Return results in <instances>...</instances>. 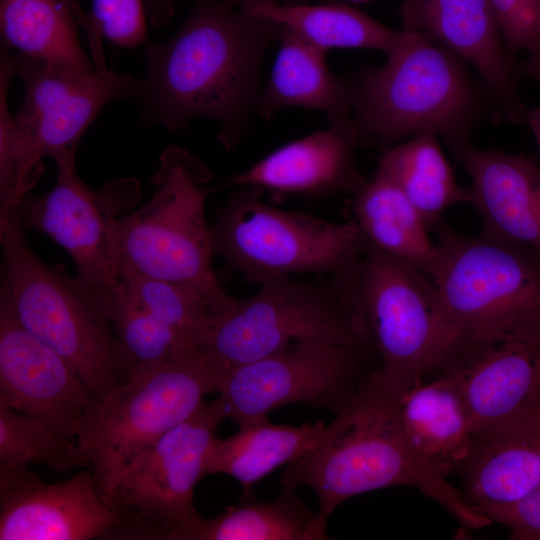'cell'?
Segmentation results:
<instances>
[{"instance_id": "obj_1", "label": "cell", "mask_w": 540, "mask_h": 540, "mask_svg": "<svg viewBox=\"0 0 540 540\" xmlns=\"http://www.w3.org/2000/svg\"><path fill=\"white\" fill-rule=\"evenodd\" d=\"M279 29L226 0H198L172 38L147 48L136 94L142 122L176 131L210 118L220 126V143L233 149L256 109L262 59Z\"/></svg>"}, {"instance_id": "obj_2", "label": "cell", "mask_w": 540, "mask_h": 540, "mask_svg": "<svg viewBox=\"0 0 540 540\" xmlns=\"http://www.w3.org/2000/svg\"><path fill=\"white\" fill-rule=\"evenodd\" d=\"M400 31L386 63L351 81L360 142L388 149L431 133L451 150L471 142L488 118L499 121L489 91L462 58L407 22Z\"/></svg>"}, {"instance_id": "obj_3", "label": "cell", "mask_w": 540, "mask_h": 540, "mask_svg": "<svg viewBox=\"0 0 540 540\" xmlns=\"http://www.w3.org/2000/svg\"><path fill=\"white\" fill-rule=\"evenodd\" d=\"M398 400L367 384L342 414L329 439L287 464L279 480L284 489L309 487L318 499L319 530L327 536L330 515L347 499L395 486L417 488L438 502L466 529L491 524L463 499L447 477L418 456L402 432Z\"/></svg>"}, {"instance_id": "obj_4", "label": "cell", "mask_w": 540, "mask_h": 540, "mask_svg": "<svg viewBox=\"0 0 540 540\" xmlns=\"http://www.w3.org/2000/svg\"><path fill=\"white\" fill-rule=\"evenodd\" d=\"M0 62V219L43 173L42 158L76 159L78 143L109 102L136 97L139 80L97 70L78 75L24 55Z\"/></svg>"}, {"instance_id": "obj_5", "label": "cell", "mask_w": 540, "mask_h": 540, "mask_svg": "<svg viewBox=\"0 0 540 540\" xmlns=\"http://www.w3.org/2000/svg\"><path fill=\"white\" fill-rule=\"evenodd\" d=\"M0 306L64 358L100 399L127 380L119 343L97 294L31 250L12 213L0 224Z\"/></svg>"}, {"instance_id": "obj_6", "label": "cell", "mask_w": 540, "mask_h": 540, "mask_svg": "<svg viewBox=\"0 0 540 540\" xmlns=\"http://www.w3.org/2000/svg\"><path fill=\"white\" fill-rule=\"evenodd\" d=\"M428 277L367 241L357 270L348 278L375 358L367 382L386 396L399 399L459 351L440 293Z\"/></svg>"}, {"instance_id": "obj_7", "label": "cell", "mask_w": 540, "mask_h": 540, "mask_svg": "<svg viewBox=\"0 0 540 540\" xmlns=\"http://www.w3.org/2000/svg\"><path fill=\"white\" fill-rule=\"evenodd\" d=\"M437 229L436 285L450 327L464 346L497 338L540 339V255L484 235Z\"/></svg>"}, {"instance_id": "obj_8", "label": "cell", "mask_w": 540, "mask_h": 540, "mask_svg": "<svg viewBox=\"0 0 540 540\" xmlns=\"http://www.w3.org/2000/svg\"><path fill=\"white\" fill-rule=\"evenodd\" d=\"M230 367L196 346L132 375L101 399L76 446L107 503L125 467L188 418L206 395L218 393Z\"/></svg>"}, {"instance_id": "obj_9", "label": "cell", "mask_w": 540, "mask_h": 540, "mask_svg": "<svg viewBox=\"0 0 540 540\" xmlns=\"http://www.w3.org/2000/svg\"><path fill=\"white\" fill-rule=\"evenodd\" d=\"M261 190L240 187L209 225L214 255L248 282L315 274L347 278L358 268L366 237L355 219L335 223L272 207Z\"/></svg>"}, {"instance_id": "obj_10", "label": "cell", "mask_w": 540, "mask_h": 540, "mask_svg": "<svg viewBox=\"0 0 540 540\" xmlns=\"http://www.w3.org/2000/svg\"><path fill=\"white\" fill-rule=\"evenodd\" d=\"M211 177L203 161L185 149L172 146L163 151L150 180L155 185L150 200L114 221L121 274L224 291L214 272L205 218L212 189L204 184Z\"/></svg>"}, {"instance_id": "obj_11", "label": "cell", "mask_w": 540, "mask_h": 540, "mask_svg": "<svg viewBox=\"0 0 540 540\" xmlns=\"http://www.w3.org/2000/svg\"><path fill=\"white\" fill-rule=\"evenodd\" d=\"M300 340L354 347L374 357L350 297L348 278L307 282L279 277L264 281L253 295L236 300L203 347L234 367Z\"/></svg>"}, {"instance_id": "obj_12", "label": "cell", "mask_w": 540, "mask_h": 540, "mask_svg": "<svg viewBox=\"0 0 540 540\" xmlns=\"http://www.w3.org/2000/svg\"><path fill=\"white\" fill-rule=\"evenodd\" d=\"M374 367V357L362 349L300 340L230 367L218 394L238 426L293 403L339 415L355 402Z\"/></svg>"}, {"instance_id": "obj_13", "label": "cell", "mask_w": 540, "mask_h": 540, "mask_svg": "<svg viewBox=\"0 0 540 540\" xmlns=\"http://www.w3.org/2000/svg\"><path fill=\"white\" fill-rule=\"evenodd\" d=\"M227 418L220 396L203 401L132 460L110 494L108 503L121 512V520L105 539L148 540L160 527L195 517L194 490L206 474V455L216 431Z\"/></svg>"}, {"instance_id": "obj_14", "label": "cell", "mask_w": 540, "mask_h": 540, "mask_svg": "<svg viewBox=\"0 0 540 540\" xmlns=\"http://www.w3.org/2000/svg\"><path fill=\"white\" fill-rule=\"evenodd\" d=\"M56 165L55 186L40 197L25 195L13 214L25 231L41 232L67 251L82 284L97 294L111 293L121 275L111 212L131 199L135 183L114 181L94 191L79 178L76 159Z\"/></svg>"}, {"instance_id": "obj_15", "label": "cell", "mask_w": 540, "mask_h": 540, "mask_svg": "<svg viewBox=\"0 0 540 540\" xmlns=\"http://www.w3.org/2000/svg\"><path fill=\"white\" fill-rule=\"evenodd\" d=\"M100 401L64 358L0 306V406L39 418L76 444Z\"/></svg>"}, {"instance_id": "obj_16", "label": "cell", "mask_w": 540, "mask_h": 540, "mask_svg": "<svg viewBox=\"0 0 540 540\" xmlns=\"http://www.w3.org/2000/svg\"><path fill=\"white\" fill-rule=\"evenodd\" d=\"M440 371L457 384L476 439L540 418V339L476 341Z\"/></svg>"}, {"instance_id": "obj_17", "label": "cell", "mask_w": 540, "mask_h": 540, "mask_svg": "<svg viewBox=\"0 0 540 540\" xmlns=\"http://www.w3.org/2000/svg\"><path fill=\"white\" fill-rule=\"evenodd\" d=\"M402 21L447 47L475 70L499 121L526 124L513 55L502 40L490 0H404Z\"/></svg>"}, {"instance_id": "obj_18", "label": "cell", "mask_w": 540, "mask_h": 540, "mask_svg": "<svg viewBox=\"0 0 540 540\" xmlns=\"http://www.w3.org/2000/svg\"><path fill=\"white\" fill-rule=\"evenodd\" d=\"M358 129L351 116L275 149L217 188L252 187L284 194L354 195L369 179L358 167Z\"/></svg>"}, {"instance_id": "obj_19", "label": "cell", "mask_w": 540, "mask_h": 540, "mask_svg": "<svg viewBox=\"0 0 540 540\" xmlns=\"http://www.w3.org/2000/svg\"><path fill=\"white\" fill-rule=\"evenodd\" d=\"M0 504V540L103 539L121 520L91 470L55 483L39 477L0 495Z\"/></svg>"}, {"instance_id": "obj_20", "label": "cell", "mask_w": 540, "mask_h": 540, "mask_svg": "<svg viewBox=\"0 0 540 540\" xmlns=\"http://www.w3.org/2000/svg\"><path fill=\"white\" fill-rule=\"evenodd\" d=\"M471 180L470 204L481 235L527 246L540 255V167L530 155L481 149L471 142L451 149Z\"/></svg>"}, {"instance_id": "obj_21", "label": "cell", "mask_w": 540, "mask_h": 540, "mask_svg": "<svg viewBox=\"0 0 540 540\" xmlns=\"http://www.w3.org/2000/svg\"><path fill=\"white\" fill-rule=\"evenodd\" d=\"M399 423L413 451L444 476L457 472L476 441L465 400L444 371L398 400Z\"/></svg>"}, {"instance_id": "obj_22", "label": "cell", "mask_w": 540, "mask_h": 540, "mask_svg": "<svg viewBox=\"0 0 540 540\" xmlns=\"http://www.w3.org/2000/svg\"><path fill=\"white\" fill-rule=\"evenodd\" d=\"M457 472L462 497L475 511L527 496L540 486V418L476 439Z\"/></svg>"}, {"instance_id": "obj_23", "label": "cell", "mask_w": 540, "mask_h": 540, "mask_svg": "<svg viewBox=\"0 0 540 540\" xmlns=\"http://www.w3.org/2000/svg\"><path fill=\"white\" fill-rule=\"evenodd\" d=\"M270 79L260 92L256 109L266 119L287 107L324 112L329 121L353 111L351 82L336 77L326 64V51L290 28L280 26Z\"/></svg>"}, {"instance_id": "obj_24", "label": "cell", "mask_w": 540, "mask_h": 540, "mask_svg": "<svg viewBox=\"0 0 540 540\" xmlns=\"http://www.w3.org/2000/svg\"><path fill=\"white\" fill-rule=\"evenodd\" d=\"M341 424L338 415L328 425L322 421L301 426L274 424L268 417L248 421L234 435L213 440L206 455V474L232 476L247 497L255 483L329 439Z\"/></svg>"}, {"instance_id": "obj_25", "label": "cell", "mask_w": 540, "mask_h": 540, "mask_svg": "<svg viewBox=\"0 0 540 540\" xmlns=\"http://www.w3.org/2000/svg\"><path fill=\"white\" fill-rule=\"evenodd\" d=\"M316 513L296 494L282 489L268 502L230 507L221 515L195 517L156 529L150 540H325Z\"/></svg>"}, {"instance_id": "obj_26", "label": "cell", "mask_w": 540, "mask_h": 540, "mask_svg": "<svg viewBox=\"0 0 540 540\" xmlns=\"http://www.w3.org/2000/svg\"><path fill=\"white\" fill-rule=\"evenodd\" d=\"M354 219L366 240L377 249L432 274L438 248L428 236L419 212L401 188L377 168L372 179L353 195Z\"/></svg>"}, {"instance_id": "obj_27", "label": "cell", "mask_w": 540, "mask_h": 540, "mask_svg": "<svg viewBox=\"0 0 540 540\" xmlns=\"http://www.w3.org/2000/svg\"><path fill=\"white\" fill-rule=\"evenodd\" d=\"M68 0H1L0 32L6 50L49 66L90 75L97 71L84 53Z\"/></svg>"}, {"instance_id": "obj_28", "label": "cell", "mask_w": 540, "mask_h": 540, "mask_svg": "<svg viewBox=\"0 0 540 540\" xmlns=\"http://www.w3.org/2000/svg\"><path fill=\"white\" fill-rule=\"evenodd\" d=\"M435 134L424 133L386 149L378 168L390 176L431 230L453 205L471 201L470 186L460 185Z\"/></svg>"}, {"instance_id": "obj_29", "label": "cell", "mask_w": 540, "mask_h": 540, "mask_svg": "<svg viewBox=\"0 0 540 540\" xmlns=\"http://www.w3.org/2000/svg\"><path fill=\"white\" fill-rule=\"evenodd\" d=\"M149 312L187 342L202 346L233 308L236 299L225 291L122 273L113 291Z\"/></svg>"}, {"instance_id": "obj_30", "label": "cell", "mask_w": 540, "mask_h": 540, "mask_svg": "<svg viewBox=\"0 0 540 540\" xmlns=\"http://www.w3.org/2000/svg\"><path fill=\"white\" fill-rule=\"evenodd\" d=\"M245 10L292 29L325 51L330 48H363L388 55L401 35L400 30L389 28L341 3L279 5L274 2Z\"/></svg>"}, {"instance_id": "obj_31", "label": "cell", "mask_w": 540, "mask_h": 540, "mask_svg": "<svg viewBox=\"0 0 540 540\" xmlns=\"http://www.w3.org/2000/svg\"><path fill=\"white\" fill-rule=\"evenodd\" d=\"M31 464L60 473L86 466L76 444L47 422L0 406V480L22 475Z\"/></svg>"}, {"instance_id": "obj_32", "label": "cell", "mask_w": 540, "mask_h": 540, "mask_svg": "<svg viewBox=\"0 0 540 540\" xmlns=\"http://www.w3.org/2000/svg\"><path fill=\"white\" fill-rule=\"evenodd\" d=\"M97 296L119 343L127 379L196 347L123 296L114 292Z\"/></svg>"}, {"instance_id": "obj_33", "label": "cell", "mask_w": 540, "mask_h": 540, "mask_svg": "<svg viewBox=\"0 0 540 540\" xmlns=\"http://www.w3.org/2000/svg\"><path fill=\"white\" fill-rule=\"evenodd\" d=\"M146 8L143 0H92L88 14V40L97 70H105L101 38L123 47H136L146 39Z\"/></svg>"}, {"instance_id": "obj_34", "label": "cell", "mask_w": 540, "mask_h": 540, "mask_svg": "<svg viewBox=\"0 0 540 540\" xmlns=\"http://www.w3.org/2000/svg\"><path fill=\"white\" fill-rule=\"evenodd\" d=\"M507 51L540 49V0H490Z\"/></svg>"}, {"instance_id": "obj_35", "label": "cell", "mask_w": 540, "mask_h": 540, "mask_svg": "<svg viewBox=\"0 0 540 540\" xmlns=\"http://www.w3.org/2000/svg\"><path fill=\"white\" fill-rule=\"evenodd\" d=\"M476 512L508 528L512 540H540V486L516 502Z\"/></svg>"}, {"instance_id": "obj_36", "label": "cell", "mask_w": 540, "mask_h": 540, "mask_svg": "<svg viewBox=\"0 0 540 540\" xmlns=\"http://www.w3.org/2000/svg\"><path fill=\"white\" fill-rule=\"evenodd\" d=\"M150 22L155 26L166 24L175 12L174 0H145Z\"/></svg>"}, {"instance_id": "obj_37", "label": "cell", "mask_w": 540, "mask_h": 540, "mask_svg": "<svg viewBox=\"0 0 540 540\" xmlns=\"http://www.w3.org/2000/svg\"><path fill=\"white\" fill-rule=\"evenodd\" d=\"M516 66L519 75L540 82V49L527 52L526 57Z\"/></svg>"}, {"instance_id": "obj_38", "label": "cell", "mask_w": 540, "mask_h": 540, "mask_svg": "<svg viewBox=\"0 0 540 540\" xmlns=\"http://www.w3.org/2000/svg\"><path fill=\"white\" fill-rule=\"evenodd\" d=\"M526 124L532 132L540 155V105L528 110Z\"/></svg>"}, {"instance_id": "obj_39", "label": "cell", "mask_w": 540, "mask_h": 540, "mask_svg": "<svg viewBox=\"0 0 540 540\" xmlns=\"http://www.w3.org/2000/svg\"><path fill=\"white\" fill-rule=\"evenodd\" d=\"M68 2L75 13L78 24L83 27L84 30H87L89 27V17L88 14L83 12L79 0H68Z\"/></svg>"}, {"instance_id": "obj_40", "label": "cell", "mask_w": 540, "mask_h": 540, "mask_svg": "<svg viewBox=\"0 0 540 540\" xmlns=\"http://www.w3.org/2000/svg\"><path fill=\"white\" fill-rule=\"evenodd\" d=\"M229 5L239 9H248L258 5L274 3L275 0H226Z\"/></svg>"}, {"instance_id": "obj_41", "label": "cell", "mask_w": 540, "mask_h": 540, "mask_svg": "<svg viewBox=\"0 0 540 540\" xmlns=\"http://www.w3.org/2000/svg\"><path fill=\"white\" fill-rule=\"evenodd\" d=\"M350 1H354V2H366V1H370V0H350Z\"/></svg>"}]
</instances>
